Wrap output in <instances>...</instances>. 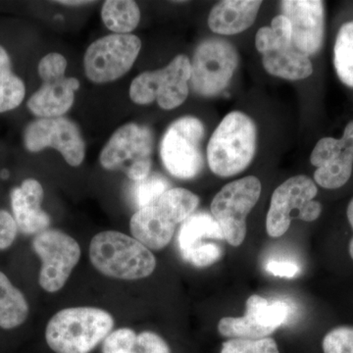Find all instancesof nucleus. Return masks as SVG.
Here are the masks:
<instances>
[{
  "label": "nucleus",
  "instance_id": "f3484780",
  "mask_svg": "<svg viewBox=\"0 0 353 353\" xmlns=\"http://www.w3.org/2000/svg\"><path fill=\"white\" fill-rule=\"evenodd\" d=\"M317 185L312 179L299 175L288 179L274 190L266 217L267 234L279 238L287 233L292 215L296 217L309 201L317 196Z\"/></svg>",
  "mask_w": 353,
  "mask_h": 353
},
{
  "label": "nucleus",
  "instance_id": "1a4fd4ad",
  "mask_svg": "<svg viewBox=\"0 0 353 353\" xmlns=\"http://www.w3.org/2000/svg\"><path fill=\"white\" fill-rule=\"evenodd\" d=\"M261 194V183L248 176L228 183L211 202V215L219 224L224 240L240 246L246 236V218Z\"/></svg>",
  "mask_w": 353,
  "mask_h": 353
},
{
  "label": "nucleus",
  "instance_id": "7c9ffc66",
  "mask_svg": "<svg viewBox=\"0 0 353 353\" xmlns=\"http://www.w3.org/2000/svg\"><path fill=\"white\" fill-rule=\"evenodd\" d=\"M18 231L19 229L13 215L0 209V250H6L13 245Z\"/></svg>",
  "mask_w": 353,
  "mask_h": 353
},
{
  "label": "nucleus",
  "instance_id": "72a5a7b5",
  "mask_svg": "<svg viewBox=\"0 0 353 353\" xmlns=\"http://www.w3.org/2000/svg\"><path fill=\"white\" fill-rule=\"evenodd\" d=\"M347 215L348 222H350V226H352L353 230V199L350 201V204H348ZM350 254L353 260V236L350 243Z\"/></svg>",
  "mask_w": 353,
  "mask_h": 353
},
{
  "label": "nucleus",
  "instance_id": "6e6552de",
  "mask_svg": "<svg viewBox=\"0 0 353 353\" xmlns=\"http://www.w3.org/2000/svg\"><path fill=\"white\" fill-rule=\"evenodd\" d=\"M190 60L180 54L162 69L143 72L132 80L130 97L139 105L157 101L165 110L182 105L189 95Z\"/></svg>",
  "mask_w": 353,
  "mask_h": 353
},
{
  "label": "nucleus",
  "instance_id": "9d476101",
  "mask_svg": "<svg viewBox=\"0 0 353 353\" xmlns=\"http://www.w3.org/2000/svg\"><path fill=\"white\" fill-rule=\"evenodd\" d=\"M66 69V58L60 53H48L39 61L38 73L43 85L28 99L30 112L38 118L63 117L68 112L80 82L65 77Z\"/></svg>",
  "mask_w": 353,
  "mask_h": 353
},
{
  "label": "nucleus",
  "instance_id": "f257e3e1",
  "mask_svg": "<svg viewBox=\"0 0 353 353\" xmlns=\"http://www.w3.org/2000/svg\"><path fill=\"white\" fill-rule=\"evenodd\" d=\"M199 197L189 190L174 188L165 192L150 205L132 216V236L148 250L166 248L173 238L176 226L196 212Z\"/></svg>",
  "mask_w": 353,
  "mask_h": 353
},
{
  "label": "nucleus",
  "instance_id": "4be33fe9",
  "mask_svg": "<svg viewBox=\"0 0 353 353\" xmlns=\"http://www.w3.org/2000/svg\"><path fill=\"white\" fill-rule=\"evenodd\" d=\"M225 241L219 224L212 215L197 212L183 221L178 234L180 253L188 252L209 241Z\"/></svg>",
  "mask_w": 353,
  "mask_h": 353
},
{
  "label": "nucleus",
  "instance_id": "5701e85b",
  "mask_svg": "<svg viewBox=\"0 0 353 353\" xmlns=\"http://www.w3.org/2000/svg\"><path fill=\"white\" fill-rule=\"evenodd\" d=\"M29 312V303L24 294L0 271V328H17L24 324Z\"/></svg>",
  "mask_w": 353,
  "mask_h": 353
},
{
  "label": "nucleus",
  "instance_id": "b1692460",
  "mask_svg": "<svg viewBox=\"0 0 353 353\" xmlns=\"http://www.w3.org/2000/svg\"><path fill=\"white\" fill-rule=\"evenodd\" d=\"M101 18L113 34H131L141 21V10L132 0H108L102 6Z\"/></svg>",
  "mask_w": 353,
  "mask_h": 353
},
{
  "label": "nucleus",
  "instance_id": "aec40b11",
  "mask_svg": "<svg viewBox=\"0 0 353 353\" xmlns=\"http://www.w3.org/2000/svg\"><path fill=\"white\" fill-rule=\"evenodd\" d=\"M262 1L224 0L218 2L208 17L209 29L223 36H233L248 30L259 15Z\"/></svg>",
  "mask_w": 353,
  "mask_h": 353
},
{
  "label": "nucleus",
  "instance_id": "0eeeda50",
  "mask_svg": "<svg viewBox=\"0 0 353 353\" xmlns=\"http://www.w3.org/2000/svg\"><path fill=\"white\" fill-rule=\"evenodd\" d=\"M204 125L194 116H183L167 128L160 143V157L172 176L190 180L201 174L204 167Z\"/></svg>",
  "mask_w": 353,
  "mask_h": 353
},
{
  "label": "nucleus",
  "instance_id": "f704fd0d",
  "mask_svg": "<svg viewBox=\"0 0 353 353\" xmlns=\"http://www.w3.org/2000/svg\"><path fill=\"white\" fill-rule=\"evenodd\" d=\"M57 3L67 6H83L92 3V1H85V0H82V1H80V0H78V1L77 0H68V1H66V0H63V1H57Z\"/></svg>",
  "mask_w": 353,
  "mask_h": 353
},
{
  "label": "nucleus",
  "instance_id": "20e7f679",
  "mask_svg": "<svg viewBox=\"0 0 353 353\" xmlns=\"http://www.w3.org/2000/svg\"><path fill=\"white\" fill-rule=\"evenodd\" d=\"M90 259L102 275L119 280H141L152 275L157 267L150 250L136 239L116 231L95 234L90 241Z\"/></svg>",
  "mask_w": 353,
  "mask_h": 353
},
{
  "label": "nucleus",
  "instance_id": "7ed1b4c3",
  "mask_svg": "<svg viewBox=\"0 0 353 353\" xmlns=\"http://www.w3.org/2000/svg\"><path fill=\"white\" fill-rule=\"evenodd\" d=\"M254 121L240 111L227 114L209 139L208 162L215 175H238L252 163L256 152Z\"/></svg>",
  "mask_w": 353,
  "mask_h": 353
},
{
  "label": "nucleus",
  "instance_id": "4468645a",
  "mask_svg": "<svg viewBox=\"0 0 353 353\" xmlns=\"http://www.w3.org/2000/svg\"><path fill=\"white\" fill-rule=\"evenodd\" d=\"M23 141L29 152L54 148L70 166L78 167L85 155V143L80 128L65 117L38 118L25 128Z\"/></svg>",
  "mask_w": 353,
  "mask_h": 353
},
{
  "label": "nucleus",
  "instance_id": "423d86ee",
  "mask_svg": "<svg viewBox=\"0 0 353 353\" xmlns=\"http://www.w3.org/2000/svg\"><path fill=\"white\" fill-rule=\"evenodd\" d=\"M255 46L262 54L264 69L272 76L299 81L313 73L309 57L292 44V26L283 14L272 20L270 27H262L257 31Z\"/></svg>",
  "mask_w": 353,
  "mask_h": 353
},
{
  "label": "nucleus",
  "instance_id": "2eb2a0df",
  "mask_svg": "<svg viewBox=\"0 0 353 353\" xmlns=\"http://www.w3.org/2000/svg\"><path fill=\"white\" fill-rule=\"evenodd\" d=\"M290 314L292 307L283 299L252 296L246 301L245 316L222 318L218 331L227 338L260 340L269 338L289 320Z\"/></svg>",
  "mask_w": 353,
  "mask_h": 353
},
{
  "label": "nucleus",
  "instance_id": "c9c22d12",
  "mask_svg": "<svg viewBox=\"0 0 353 353\" xmlns=\"http://www.w3.org/2000/svg\"><path fill=\"white\" fill-rule=\"evenodd\" d=\"M0 176H1V179H3V180H6V179H8L9 172L4 169V170L0 172Z\"/></svg>",
  "mask_w": 353,
  "mask_h": 353
},
{
  "label": "nucleus",
  "instance_id": "c85d7f7f",
  "mask_svg": "<svg viewBox=\"0 0 353 353\" xmlns=\"http://www.w3.org/2000/svg\"><path fill=\"white\" fill-rule=\"evenodd\" d=\"M181 255L188 263L199 268H204L219 261L223 255V250L222 246L217 241H209L188 252L181 253Z\"/></svg>",
  "mask_w": 353,
  "mask_h": 353
},
{
  "label": "nucleus",
  "instance_id": "2f4dec72",
  "mask_svg": "<svg viewBox=\"0 0 353 353\" xmlns=\"http://www.w3.org/2000/svg\"><path fill=\"white\" fill-rule=\"evenodd\" d=\"M266 270L276 277L294 278L301 271L299 265L285 260H270L266 265Z\"/></svg>",
  "mask_w": 353,
  "mask_h": 353
},
{
  "label": "nucleus",
  "instance_id": "f8f14e48",
  "mask_svg": "<svg viewBox=\"0 0 353 353\" xmlns=\"http://www.w3.org/2000/svg\"><path fill=\"white\" fill-rule=\"evenodd\" d=\"M141 48V39L132 34H112L97 39L83 57L85 76L95 83L114 82L131 70Z\"/></svg>",
  "mask_w": 353,
  "mask_h": 353
},
{
  "label": "nucleus",
  "instance_id": "bb28decb",
  "mask_svg": "<svg viewBox=\"0 0 353 353\" xmlns=\"http://www.w3.org/2000/svg\"><path fill=\"white\" fill-rule=\"evenodd\" d=\"M170 183L159 173H150L143 180L134 181L130 187V199L137 210L150 205L165 192L170 190Z\"/></svg>",
  "mask_w": 353,
  "mask_h": 353
},
{
  "label": "nucleus",
  "instance_id": "39448f33",
  "mask_svg": "<svg viewBox=\"0 0 353 353\" xmlns=\"http://www.w3.org/2000/svg\"><path fill=\"white\" fill-rule=\"evenodd\" d=\"M154 136L150 128L128 123L114 132L99 155L108 171H121L128 178L143 180L152 173Z\"/></svg>",
  "mask_w": 353,
  "mask_h": 353
},
{
  "label": "nucleus",
  "instance_id": "dca6fc26",
  "mask_svg": "<svg viewBox=\"0 0 353 353\" xmlns=\"http://www.w3.org/2000/svg\"><path fill=\"white\" fill-rule=\"evenodd\" d=\"M310 162L315 166L314 180L327 190L345 185L353 169V120L341 139L323 138L312 150Z\"/></svg>",
  "mask_w": 353,
  "mask_h": 353
},
{
  "label": "nucleus",
  "instance_id": "412c9836",
  "mask_svg": "<svg viewBox=\"0 0 353 353\" xmlns=\"http://www.w3.org/2000/svg\"><path fill=\"white\" fill-rule=\"evenodd\" d=\"M102 353H171L170 347L157 333H136L130 328L111 332L102 343Z\"/></svg>",
  "mask_w": 353,
  "mask_h": 353
},
{
  "label": "nucleus",
  "instance_id": "cd10ccee",
  "mask_svg": "<svg viewBox=\"0 0 353 353\" xmlns=\"http://www.w3.org/2000/svg\"><path fill=\"white\" fill-rule=\"evenodd\" d=\"M221 353H280L277 343L272 338L260 340L231 339L223 343Z\"/></svg>",
  "mask_w": 353,
  "mask_h": 353
},
{
  "label": "nucleus",
  "instance_id": "c756f323",
  "mask_svg": "<svg viewBox=\"0 0 353 353\" xmlns=\"http://www.w3.org/2000/svg\"><path fill=\"white\" fill-rule=\"evenodd\" d=\"M324 353H353V327H336L323 340Z\"/></svg>",
  "mask_w": 353,
  "mask_h": 353
},
{
  "label": "nucleus",
  "instance_id": "a211bd4d",
  "mask_svg": "<svg viewBox=\"0 0 353 353\" xmlns=\"http://www.w3.org/2000/svg\"><path fill=\"white\" fill-rule=\"evenodd\" d=\"M283 15L292 26V41L299 52L310 57L321 50L325 32L324 2L320 0H285Z\"/></svg>",
  "mask_w": 353,
  "mask_h": 353
},
{
  "label": "nucleus",
  "instance_id": "9b49d317",
  "mask_svg": "<svg viewBox=\"0 0 353 353\" xmlns=\"http://www.w3.org/2000/svg\"><path fill=\"white\" fill-rule=\"evenodd\" d=\"M239 64L233 44L221 39H208L197 46L190 61V83L202 97H215L228 87Z\"/></svg>",
  "mask_w": 353,
  "mask_h": 353
},
{
  "label": "nucleus",
  "instance_id": "ddd939ff",
  "mask_svg": "<svg viewBox=\"0 0 353 353\" xmlns=\"http://www.w3.org/2000/svg\"><path fill=\"white\" fill-rule=\"evenodd\" d=\"M32 248L41 260L39 285L48 292L61 290L81 259L78 241L59 230L48 229L34 236Z\"/></svg>",
  "mask_w": 353,
  "mask_h": 353
},
{
  "label": "nucleus",
  "instance_id": "393cba45",
  "mask_svg": "<svg viewBox=\"0 0 353 353\" xmlns=\"http://www.w3.org/2000/svg\"><path fill=\"white\" fill-rule=\"evenodd\" d=\"M25 97L24 81L14 73L10 57L0 46V114L19 108Z\"/></svg>",
  "mask_w": 353,
  "mask_h": 353
},
{
  "label": "nucleus",
  "instance_id": "6ab92c4d",
  "mask_svg": "<svg viewBox=\"0 0 353 353\" xmlns=\"http://www.w3.org/2000/svg\"><path fill=\"white\" fill-rule=\"evenodd\" d=\"M44 190L34 179L23 181L10 192L11 208L18 229L24 234H38L50 227V216L41 208Z\"/></svg>",
  "mask_w": 353,
  "mask_h": 353
},
{
  "label": "nucleus",
  "instance_id": "473e14b6",
  "mask_svg": "<svg viewBox=\"0 0 353 353\" xmlns=\"http://www.w3.org/2000/svg\"><path fill=\"white\" fill-rule=\"evenodd\" d=\"M321 213V203L313 199V201H309L308 203L305 204L303 210H301V212L299 213L297 218L305 221V222H313V221L317 220L319 218Z\"/></svg>",
  "mask_w": 353,
  "mask_h": 353
},
{
  "label": "nucleus",
  "instance_id": "a878e982",
  "mask_svg": "<svg viewBox=\"0 0 353 353\" xmlns=\"http://www.w3.org/2000/svg\"><path fill=\"white\" fill-rule=\"evenodd\" d=\"M334 65L339 79L353 88V21L341 26L334 48Z\"/></svg>",
  "mask_w": 353,
  "mask_h": 353
},
{
  "label": "nucleus",
  "instance_id": "f03ea898",
  "mask_svg": "<svg viewBox=\"0 0 353 353\" xmlns=\"http://www.w3.org/2000/svg\"><path fill=\"white\" fill-rule=\"evenodd\" d=\"M114 318L103 309L71 307L48 321L46 341L55 353H90L112 332Z\"/></svg>",
  "mask_w": 353,
  "mask_h": 353
}]
</instances>
